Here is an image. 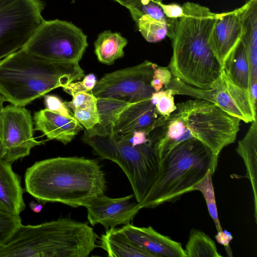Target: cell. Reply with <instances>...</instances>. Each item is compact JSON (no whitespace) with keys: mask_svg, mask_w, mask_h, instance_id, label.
<instances>
[{"mask_svg":"<svg viewBox=\"0 0 257 257\" xmlns=\"http://www.w3.org/2000/svg\"><path fill=\"white\" fill-rule=\"evenodd\" d=\"M157 64L145 61L137 65L105 74L92 90L97 98L136 102L150 98L155 92L151 85Z\"/></svg>","mask_w":257,"mask_h":257,"instance_id":"obj_10","label":"cell"},{"mask_svg":"<svg viewBox=\"0 0 257 257\" xmlns=\"http://www.w3.org/2000/svg\"><path fill=\"white\" fill-rule=\"evenodd\" d=\"M46 108L68 117H73L67 102H63L58 97L53 95H45Z\"/></svg>","mask_w":257,"mask_h":257,"instance_id":"obj_34","label":"cell"},{"mask_svg":"<svg viewBox=\"0 0 257 257\" xmlns=\"http://www.w3.org/2000/svg\"><path fill=\"white\" fill-rule=\"evenodd\" d=\"M88 46L87 36L71 22L44 20L23 48L43 59L79 63Z\"/></svg>","mask_w":257,"mask_h":257,"instance_id":"obj_8","label":"cell"},{"mask_svg":"<svg viewBox=\"0 0 257 257\" xmlns=\"http://www.w3.org/2000/svg\"><path fill=\"white\" fill-rule=\"evenodd\" d=\"M215 238L219 243L225 247L227 253L229 255V253H231L229 244L233 239L231 233L226 230L222 229V230L217 231V233L215 235Z\"/></svg>","mask_w":257,"mask_h":257,"instance_id":"obj_36","label":"cell"},{"mask_svg":"<svg viewBox=\"0 0 257 257\" xmlns=\"http://www.w3.org/2000/svg\"><path fill=\"white\" fill-rule=\"evenodd\" d=\"M162 2L163 0H130L125 7L128 9L136 24L144 16L166 22L161 7Z\"/></svg>","mask_w":257,"mask_h":257,"instance_id":"obj_25","label":"cell"},{"mask_svg":"<svg viewBox=\"0 0 257 257\" xmlns=\"http://www.w3.org/2000/svg\"><path fill=\"white\" fill-rule=\"evenodd\" d=\"M223 69L233 83L249 91L250 66L246 49L241 41L224 62Z\"/></svg>","mask_w":257,"mask_h":257,"instance_id":"obj_22","label":"cell"},{"mask_svg":"<svg viewBox=\"0 0 257 257\" xmlns=\"http://www.w3.org/2000/svg\"><path fill=\"white\" fill-rule=\"evenodd\" d=\"M211 91L212 102L229 115L245 123L256 120L249 92L233 83L223 68Z\"/></svg>","mask_w":257,"mask_h":257,"instance_id":"obj_14","label":"cell"},{"mask_svg":"<svg viewBox=\"0 0 257 257\" xmlns=\"http://www.w3.org/2000/svg\"><path fill=\"white\" fill-rule=\"evenodd\" d=\"M137 24L142 35L149 42H159L167 36L165 21L144 16L140 18Z\"/></svg>","mask_w":257,"mask_h":257,"instance_id":"obj_27","label":"cell"},{"mask_svg":"<svg viewBox=\"0 0 257 257\" xmlns=\"http://www.w3.org/2000/svg\"><path fill=\"white\" fill-rule=\"evenodd\" d=\"M97 83L96 76L93 73L85 76L81 81L73 82L63 87V90L71 95L79 92L91 91Z\"/></svg>","mask_w":257,"mask_h":257,"instance_id":"obj_31","label":"cell"},{"mask_svg":"<svg viewBox=\"0 0 257 257\" xmlns=\"http://www.w3.org/2000/svg\"><path fill=\"white\" fill-rule=\"evenodd\" d=\"M97 107L100 124L118 135L140 131H146L149 134L160 116L150 98L136 102L97 98Z\"/></svg>","mask_w":257,"mask_h":257,"instance_id":"obj_11","label":"cell"},{"mask_svg":"<svg viewBox=\"0 0 257 257\" xmlns=\"http://www.w3.org/2000/svg\"><path fill=\"white\" fill-rule=\"evenodd\" d=\"M173 75L168 67L157 65L154 71L151 85L155 91L161 90L163 86H167L171 82Z\"/></svg>","mask_w":257,"mask_h":257,"instance_id":"obj_32","label":"cell"},{"mask_svg":"<svg viewBox=\"0 0 257 257\" xmlns=\"http://www.w3.org/2000/svg\"><path fill=\"white\" fill-rule=\"evenodd\" d=\"M6 101L5 98L0 94V111L4 108V103Z\"/></svg>","mask_w":257,"mask_h":257,"instance_id":"obj_39","label":"cell"},{"mask_svg":"<svg viewBox=\"0 0 257 257\" xmlns=\"http://www.w3.org/2000/svg\"><path fill=\"white\" fill-rule=\"evenodd\" d=\"M161 7L165 16V21H178L183 15L182 6L178 4L162 3Z\"/></svg>","mask_w":257,"mask_h":257,"instance_id":"obj_35","label":"cell"},{"mask_svg":"<svg viewBox=\"0 0 257 257\" xmlns=\"http://www.w3.org/2000/svg\"><path fill=\"white\" fill-rule=\"evenodd\" d=\"M71 96L72 100L67 103L72 110L84 108L97 104V98L92 94V91L88 92H79Z\"/></svg>","mask_w":257,"mask_h":257,"instance_id":"obj_33","label":"cell"},{"mask_svg":"<svg viewBox=\"0 0 257 257\" xmlns=\"http://www.w3.org/2000/svg\"><path fill=\"white\" fill-rule=\"evenodd\" d=\"M133 196L112 198L102 194L94 198L84 206L89 222L92 225L100 224L107 229L130 223L143 208L140 203L131 201Z\"/></svg>","mask_w":257,"mask_h":257,"instance_id":"obj_13","label":"cell"},{"mask_svg":"<svg viewBox=\"0 0 257 257\" xmlns=\"http://www.w3.org/2000/svg\"><path fill=\"white\" fill-rule=\"evenodd\" d=\"M121 5L125 7L130 0H114Z\"/></svg>","mask_w":257,"mask_h":257,"instance_id":"obj_40","label":"cell"},{"mask_svg":"<svg viewBox=\"0 0 257 257\" xmlns=\"http://www.w3.org/2000/svg\"><path fill=\"white\" fill-rule=\"evenodd\" d=\"M84 74L79 63L47 61L22 48L0 60V94L11 104L25 106Z\"/></svg>","mask_w":257,"mask_h":257,"instance_id":"obj_4","label":"cell"},{"mask_svg":"<svg viewBox=\"0 0 257 257\" xmlns=\"http://www.w3.org/2000/svg\"><path fill=\"white\" fill-rule=\"evenodd\" d=\"M21 224L20 215L0 212V247L9 241Z\"/></svg>","mask_w":257,"mask_h":257,"instance_id":"obj_28","label":"cell"},{"mask_svg":"<svg viewBox=\"0 0 257 257\" xmlns=\"http://www.w3.org/2000/svg\"><path fill=\"white\" fill-rule=\"evenodd\" d=\"M31 112L24 106L7 105L0 111V159L12 164L44 144L34 137Z\"/></svg>","mask_w":257,"mask_h":257,"instance_id":"obj_12","label":"cell"},{"mask_svg":"<svg viewBox=\"0 0 257 257\" xmlns=\"http://www.w3.org/2000/svg\"><path fill=\"white\" fill-rule=\"evenodd\" d=\"M176 105L170 115L159 116L148 135L159 162L188 140L200 141L217 158L224 147L235 142L240 120L214 102L195 98Z\"/></svg>","mask_w":257,"mask_h":257,"instance_id":"obj_1","label":"cell"},{"mask_svg":"<svg viewBox=\"0 0 257 257\" xmlns=\"http://www.w3.org/2000/svg\"><path fill=\"white\" fill-rule=\"evenodd\" d=\"M127 44V40L120 33L105 31L98 35L94 42L95 53L100 62L111 65L124 56L123 48Z\"/></svg>","mask_w":257,"mask_h":257,"instance_id":"obj_23","label":"cell"},{"mask_svg":"<svg viewBox=\"0 0 257 257\" xmlns=\"http://www.w3.org/2000/svg\"><path fill=\"white\" fill-rule=\"evenodd\" d=\"M34 130L41 132L50 140L67 145L83 129L73 117H68L47 108L34 113Z\"/></svg>","mask_w":257,"mask_h":257,"instance_id":"obj_17","label":"cell"},{"mask_svg":"<svg viewBox=\"0 0 257 257\" xmlns=\"http://www.w3.org/2000/svg\"><path fill=\"white\" fill-rule=\"evenodd\" d=\"M186 257H221L214 241L199 230L192 229L184 249Z\"/></svg>","mask_w":257,"mask_h":257,"instance_id":"obj_24","label":"cell"},{"mask_svg":"<svg viewBox=\"0 0 257 257\" xmlns=\"http://www.w3.org/2000/svg\"><path fill=\"white\" fill-rule=\"evenodd\" d=\"M26 191L40 202L85 206L104 194L105 174L99 163L83 157H56L36 162L25 174Z\"/></svg>","mask_w":257,"mask_h":257,"instance_id":"obj_2","label":"cell"},{"mask_svg":"<svg viewBox=\"0 0 257 257\" xmlns=\"http://www.w3.org/2000/svg\"><path fill=\"white\" fill-rule=\"evenodd\" d=\"M73 111L74 119L86 130H90L100 123L97 104L84 108L76 109Z\"/></svg>","mask_w":257,"mask_h":257,"instance_id":"obj_29","label":"cell"},{"mask_svg":"<svg viewBox=\"0 0 257 257\" xmlns=\"http://www.w3.org/2000/svg\"><path fill=\"white\" fill-rule=\"evenodd\" d=\"M213 174L209 170L204 178L194 187L193 191L198 190L202 194L206 201L209 213L214 222L217 231L222 230L218 215L212 177Z\"/></svg>","mask_w":257,"mask_h":257,"instance_id":"obj_26","label":"cell"},{"mask_svg":"<svg viewBox=\"0 0 257 257\" xmlns=\"http://www.w3.org/2000/svg\"><path fill=\"white\" fill-rule=\"evenodd\" d=\"M182 8L183 15L171 40L173 53L168 67L186 84L212 89L223 68L208 44L216 14L193 2H186Z\"/></svg>","mask_w":257,"mask_h":257,"instance_id":"obj_3","label":"cell"},{"mask_svg":"<svg viewBox=\"0 0 257 257\" xmlns=\"http://www.w3.org/2000/svg\"><path fill=\"white\" fill-rule=\"evenodd\" d=\"M241 26L236 10L216 14L208 44L213 54L223 65L240 41Z\"/></svg>","mask_w":257,"mask_h":257,"instance_id":"obj_15","label":"cell"},{"mask_svg":"<svg viewBox=\"0 0 257 257\" xmlns=\"http://www.w3.org/2000/svg\"><path fill=\"white\" fill-rule=\"evenodd\" d=\"M119 230L136 246L156 257H186L181 243L161 234L151 226L140 227L129 223Z\"/></svg>","mask_w":257,"mask_h":257,"instance_id":"obj_16","label":"cell"},{"mask_svg":"<svg viewBox=\"0 0 257 257\" xmlns=\"http://www.w3.org/2000/svg\"><path fill=\"white\" fill-rule=\"evenodd\" d=\"M30 209L35 213H39L43 209V206L42 203H38L34 201H32L29 203Z\"/></svg>","mask_w":257,"mask_h":257,"instance_id":"obj_38","label":"cell"},{"mask_svg":"<svg viewBox=\"0 0 257 257\" xmlns=\"http://www.w3.org/2000/svg\"><path fill=\"white\" fill-rule=\"evenodd\" d=\"M41 0H0V60L23 48L44 20Z\"/></svg>","mask_w":257,"mask_h":257,"instance_id":"obj_9","label":"cell"},{"mask_svg":"<svg viewBox=\"0 0 257 257\" xmlns=\"http://www.w3.org/2000/svg\"><path fill=\"white\" fill-rule=\"evenodd\" d=\"M235 10L241 26L240 41L249 63V87L257 85V0L245 3Z\"/></svg>","mask_w":257,"mask_h":257,"instance_id":"obj_18","label":"cell"},{"mask_svg":"<svg viewBox=\"0 0 257 257\" xmlns=\"http://www.w3.org/2000/svg\"><path fill=\"white\" fill-rule=\"evenodd\" d=\"M218 158L197 139L180 143L160 162L158 177L140 203L143 208H153L177 200L193 191L209 170L214 174Z\"/></svg>","mask_w":257,"mask_h":257,"instance_id":"obj_6","label":"cell"},{"mask_svg":"<svg viewBox=\"0 0 257 257\" xmlns=\"http://www.w3.org/2000/svg\"><path fill=\"white\" fill-rule=\"evenodd\" d=\"M174 95H176V93L172 89L161 90V95L155 106L156 111L160 115L169 116L176 109Z\"/></svg>","mask_w":257,"mask_h":257,"instance_id":"obj_30","label":"cell"},{"mask_svg":"<svg viewBox=\"0 0 257 257\" xmlns=\"http://www.w3.org/2000/svg\"><path fill=\"white\" fill-rule=\"evenodd\" d=\"M11 164L0 159V212L20 215L26 207L24 190Z\"/></svg>","mask_w":257,"mask_h":257,"instance_id":"obj_19","label":"cell"},{"mask_svg":"<svg viewBox=\"0 0 257 257\" xmlns=\"http://www.w3.org/2000/svg\"><path fill=\"white\" fill-rule=\"evenodd\" d=\"M99 244L110 257H156L136 246L115 227L101 235Z\"/></svg>","mask_w":257,"mask_h":257,"instance_id":"obj_21","label":"cell"},{"mask_svg":"<svg viewBox=\"0 0 257 257\" xmlns=\"http://www.w3.org/2000/svg\"><path fill=\"white\" fill-rule=\"evenodd\" d=\"M245 136L239 141L236 149L246 168L245 177L250 181L253 195L254 216L257 220V122L255 120Z\"/></svg>","mask_w":257,"mask_h":257,"instance_id":"obj_20","label":"cell"},{"mask_svg":"<svg viewBox=\"0 0 257 257\" xmlns=\"http://www.w3.org/2000/svg\"><path fill=\"white\" fill-rule=\"evenodd\" d=\"M97 235L87 223L68 218L19 226L0 247V257H88Z\"/></svg>","mask_w":257,"mask_h":257,"instance_id":"obj_5","label":"cell"},{"mask_svg":"<svg viewBox=\"0 0 257 257\" xmlns=\"http://www.w3.org/2000/svg\"><path fill=\"white\" fill-rule=\"evenodd\" d=\"M148 135L149 134L146 131H140L134 132L128 136L132 145L136 146L147 143L149 140Z\"/></svg>","mask_w":257,"mask_h":257,"instance_id":"obj_37","label":"cell"},{"mask_svg":"<svg viewBox=\"0 0 257 257\" xmlns=\"http://www.w3.org/2000/svg\"><path fill=\"white\" fill-rule=\"evenodd\" d=\"M82 140L100 158L117 164L127 177L137 202H141L155 182L159 174V159L149 140L133 146L128 135L112 133L98 124L85 130Z\"/></svg>","mask_w":257,"mask_h":257,"instance_id":"obj_7","label":"cell"},{"mask_svg":"<svg viewBox=\"0 0 257 257\" xmlns=\"http://www.w3.org/2000/svg\"><path fill=\"white\" fill-rule=\"evenodd\" d=\"M245 1V3H247V2H250L252 0H244Z\"/></svg>","mask_w":257,"mask_h":257,"instance_id":"obj_41","label":"cell"}]
</instances>
